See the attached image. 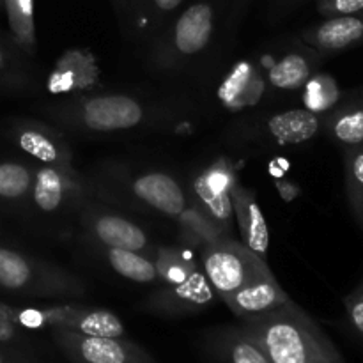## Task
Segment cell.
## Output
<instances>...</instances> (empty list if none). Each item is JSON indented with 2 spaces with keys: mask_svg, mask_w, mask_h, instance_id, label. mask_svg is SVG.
Returning a JSON list of instances; mask_svg holds the SVG:
<instances>
[{
  "mask_svg": "<svg viewBox=\"0 0 363 363\" xmlns=\"http://www.w3.org/2000/svg\"><path fill=\"white\" fill-rule=\"evenodd\" d=\"M272 363H346L321 326L291 298L262 314L240 319Z\"/></svg>",
  "mask_w": 363,
  "mask_h": 363,
  "instance_id": "277c9868",
  "label": "cell"
},
{
  "mask_svg": "<svg viewBox=\"0 0 363 363\" xmlns=\"http://www.w3.org/2000/svg\"><path fill=\"white\" fill-rule=\"evenodd\" d=\"M344 307L351 328L363 340V280L344 298Z\"/></svg>",
  "mask_w": 363,
  "mask_h": 363,
  "instance_id": "4dcf8cb0",
  "label": "cell"
},
{
  "mask_svg": "<svg viewBox=\"0 0 363 363\" xmlns=\"http://www.w3.org/2000/svg\"><path fill=\"white\" fill-rule=\"evenodd\" d=\"M303 2H307V0H273V6H272L273 20H279V18H282L284 14L293 11L294 7L301 6Z\"/></svg>",
  "mask_w": 363,
  "mask_h": 363,
  "instance_id": "8d00e7d4",
  "label": "cell"
},
{
  "mask_svg": "<svg viewBox=\"0 0 363 363\" xmlns=\"http://www.w3.org/2000/svg\"><path fill=\"white\" fill-rule=\"evenodd\" d=\"M28 71L25 55L13 45L11 39L0 34V87L4 89H27Z\"/></svg>",
  "mask_w": 363,
  "mask_h": 363,
  "instance_id": "f546056e",
  "label": "cell"
},
{
  "mask_svg": "<svg viewBox=\"0 0 363 363\" xmlns=\"http://www.w3.org/2000/svg\"><path fill=\"white\" fill-rule=\"evenodd\" d=\"M0 308L23 332L64 330L85 335L126 337V326L119 315L108 308L77 303V300L39 305H13L0 301Z\"/></svg>",
  "mask_w": 363,
  "mask_h": 363,
  "instance_id": "52a82bcc",
  "label": "cell"
},
{
  "mask_svg": "<svg viewBox=\"0 0 363 363\" xmlns=\"http://www.w3.org/2000/svg\"><path fill=\"white\" fill-rule=\"evenodd\" d=\"M11 142L21 152L39 165H53L69 169L74 167L73 151L66 133L48 121L34 117H20L11 121L7 128Z\"/></svg>",
  "mask_w": 363,
  "mask_h": 363,
  "instance_id": "4fadbf2b",
  "label": "cell"
},
{
  "mask_svg": "<svg viewBox=\"0 0 363 363\" xmlns=\"http://www.w3.org/2000/svg\"><path fill=\"white\" fill-rule=\"evenodd\" d=\"M272 94L266 84L261 64L240 60L234 64L218 87V99L229 110H245L257 105L264 96Z\"/></svg>",
  "mask_w": 363,
  "mask_h": 363,
  "instance_id": "e0dca14e",
  "label": "cell"
},
{
  "mask_svg": "<svg viewBox=\"0 0 363 363\" xmlns=\"http://www.w3.org/2000/svg\"><path fill=\"white\" fill-rule=\"evenodd\" d=\"M0 6H2V0H0Z\"/></svg>",
  "mask_w": 363,
  "mask_h": 363,
  "instance_id": "74e56055",
  "label": "cell"
},
{
  "mask_svg": "<svg viewBox=\"0 0 363 363\" xmlns=\"http://www.w3.org/2000/svg\"><path fill=\"white\" fill-rule=\"evenodd\" d=\"M230 197H233L234 222L240 230V241L248 250L266 261L269 250V229L257 197L240 181L234 184Z\"/></svg>",
  "mask_w": 363,
  "mask_h": 363,
  "instance_id": "d6986e66",
  "label": "cell"
},
{
  "mask_svg": "<svg viewBox=\"0 0 363 363\" xmlns=\"http://www.w3.org/2000/svg\"><path fill=\"white\" fill-rule=\"evenodd\" d=\"M0 293L23 300L69 301L87 296L89 286L55 262L0 247Z\"/></svg>",
  "mask_w": 363,
  "mask_h": 363,
  "instance_id": "8992f818",
  "label": "cell"
},
{
  "mask_svg": "<svg viewBox=\"0 0 363 363\" xmlns=\"http://www.w3.org/2000/svg\"><path fill=\"white\" fill-rule=\"evenodd\" d=\"M315 9L323 18L363 13V0H315Z\"/></svg>",
  "mask_w": 363,
  "mask_h": 363,
  "instance_id": "d6a6232c",
  "label": "cell"
},
{
  "mask_svg": "<svg viewBox=\"0 0 363 363\" xmlns=\"http://www.w3.org/2000/svg\"><path fill=\"white\" fill-rule=\"evenodd\" d=\"M53 344L73 363H155L142 346L126 337L85 335L53 330Z\"/></svg>",
  "mask_w": 363,
  "mask_h": 363,
  "instance_id": "7c38bea8",
  "label": "cell"
},
{
  "mask_svg": "<svg viewBox=\"0 0 363 363\" xmlns=\"http://www.w3.org/2000/svg\"><path fill=\"white\" fill-rule=\"evenodd\" d=\"M342 96L335 78L323 71H315L300 91L303 108L321 117L328 113L340 101Z\"/></svg>",
  "mask_w": 363,
  "mask_h": 363,
  "instance_id": "484cf974",
  "label": "cell"
},
{
  "mask_svg": "<svg viewBox=\"0 0 363 363\" xmlns=\"http://www.w3.org/2000/svg\"><path fill=\"white\" fill-rule=\"evenodd\" d=\"M208 347L218 363H272L261 344L241 325L213 330Z\"/></svg>",
  "mask_w": 363,
  "mask_h": 363,
  "instance_id": "44dd1931",
  "label": "cell"
},
{
  "mask_svg": "<svg viewBox=\"0 0 363 363\" xmlns=\"http://www.w3.org/2000/svg\"><path fill=\"white\" fill-rule=\"evenodd\" d=\"M190 0H138L126 32L130 38L147 45Z\"/></svg>",
  "mask_w": 363,
  "mask_h": 363,
  "instance_id": "7402d4cb",
  "label": "cell"
},
{
  "mask_svg": "<svg viewBox=\"0 0 363 363\" xmlns=\"http://www.w3.org/2000/svg\"><path fill=\"white\" fill-rule=\"evenodd\" d=\"M252 0H225V9H227V21L229 25L236 27L241 21V18L247 13L248 6Z\"/></svg>",
  "mask_w": 363,
  "mask_h": 363,
  "instance_id": "836d02e7",
  "label": "cell"
},
{
  "mask_svg": "<svg viewBox=\"0 0 363 363\" xmlns=\"http://www.w3.org/2000/svg\"><path fill=\"white\" fill-rule=\"evenodd\" d=\"M199 261L216 298L238 319L262 314L291 300L269 269L268 261L236 238H220L199 250Z\"/></svg>",
  "mask_w": 363,
  "mask_h": 363,
  "instance_id": "6da1fadb",
  "label": "cell"
},
{
  "mask_svg": "<svg viewBox=\"0 0 363 363\" xmlns=\"http://www.w3.org/2000/svg\"><path fill=\"white\" fill-rule=\"evenodd\" d=\"M323 130L342 151L363 147V87L353 94L342 96L323 116Z\"/></svg>",
  "mask_w": 363,
  "mask_h": 363,
  "instance_id": "ffe728a7",
  "label": "cell"
},
{
  "mask_svg": "<svg viewBox=\"0 0 363 363\" xmlns=\"http://www.w3.org/2000/svg\"><path fill=\"white\" fill-rule=\"evenodd\" d=\"M99 82L96 59L87 50H69L57 60L48 77V89L53 94L77 96L92 92Z\"/></svg>",
  "mask_w": 363,
  "mask_h": 363,
  "instance_id": "ac0fdd59",
  "label": "cell"
},
{
  "mask_svg": "<svg viewBox=\"0 0 363 363\" xmlns=\"http://www.w3.org/2000/svg\"><path fill=\"white\" fill-rule=\"evenodd\" d=\"M216 301V294L204 269L174 286H156L142 303V311L160 318L179 319L204 312Z\"/></svg>",
  "mask_w": 363,
  "mask_h": 363,
  "instance_id": "5bb4252c",
  "label": "cell"
},
{
  "mask_svg": "<svg viewBox=\"0 0 363 363\" xmlns=\"http://www.w3.org/2000/svg\"><path fill=\"white\" fill-rule=\"evenodd\" d=\"M344 186L351 215L363 230V147L344 151Z\"/></svg>",
  "mask_w": 363,
  "mask_h": 363,
  "instance_id": "f1b7e54d",
  "label": "cell"
},
{
  "mask_svg": "<svg viewBox=\"0 0 363 363\" xmlns=\"http://www.w3.org/2000/svg\"><path fill=\"white\" fill-rule=\"evenodd\" d=\"M92 197L110 206L176 218L188 208L184 184L162 169L105 162L89 172Z\"/></svg>",
  "mask_w": 363,
  "mask_h": 363,
  "instance_id": "3957f363",
  "label": "cell"
},
{
  "mask_svg": "<svg viewBox=\"0 0 363 363\" xmlns=\"http://www.w3.org/2000/svg\"><path fill=\"white\" fill-rule=\"evenodd\" d=\"M0 363H38L27 351L14 350V347L0 344Z\"/></svg>",
  "mask_w": 363,
  "mask_h": 363,
  "instance_id": "e575fe53",
  "label": "cell"
},
{
  "mask_svg": "<svg viewBox=\"0 0 363 363\" xmlns=\"http://www.w3.org/2000/svg\"><path fill=\"white\" fill-rule=\"evenodd\" d=\"M39 113L64 133L119 135L167 123L172 110L149 96L128 92H87L46 103Z\"/></svg>",
  "mask_w": 363,
  "mask_h": 363,
  "instance_id": "7a4b0ae2",
  "label": "cell"
},
{
  "mask_svg": "<svg viewBox=\"0 0 363 363\" xmlns=\"http://www.w3.org/2000/svg\"><path fill=\"white\" fill-rule=\"evenodd\" d=\"M321 130V116L305 108H289L247 119L236 128V140L261 149L287 147L314 140Z\"/></svg>",
  "mask_w": 363,
  "mask_h": 363,
  "instance_id": "8fae6325",
  "label": "cell"
},
{
  "mask_svg": "<svg viewBox=\"0 0 363 363\" xmlns=\"http://www.w3.org/2000/svg\"><path fill=\"white\" fill-rule=\"evenodd\" d=\"M275 186L277 190H279L280 197H282L286 202L296 201V199L301 195V188L298 186L296 183H293V181L275 179Z\"/></svg>",
  "mask_w": 363,
  "mask_h": 363,
  "instance_id": "d590c367",
  "label": "cell"
},
{
  "mask_svg": "<svg viewBox=\"0 0 363 363\" xmlns=\"http://www.w3.org/2000/svg\"><path fill=\"white\" fill-rule=\"evenodd\" d=\"M32 184V162H0V202L27 204Z\"/></svg>",
  "mask_w": 363,
  "mask_h": 363,
  "instance_id": "4316f807",
  "label": "cell"
},
{
  "mask_svg": "<svg viewBox=\"0 0 363 363\" xmlns=\"http://www.w3.org/2000/svg\"><path fill=\"white\" fill-rule=\"evenodd\" d=\"M92 197L87 177L77 167L39 165L32 162V184L27 206L43 218L74 216Z\"/></svg>",
  "mask_w": 363,
  "mask_h": 363,
  "instance_id": "ba28073f",
  "label": "cell"
},
{
  "mask_svg": "<svg viewBox=\"0 0 363 363\" xmlns=\"http://www.w3.org/2000/svg\"><path fill=\"white\" fill-rule=\"evenodd\" d=\"M82 238L91 248H123L152 255L156 243L151 241L144 227L128 218L116 206L91 197L74 215Z\"/></svg>",
  "mask_w": 363,
  "mask_h": 363,
  "instance_id": "9c48e42d",
  "label": "cell"
},
{
  "mask_svg": "<svg viewBox=\"0 0 363 363\" xmlns=\"http://www.w3.org/2000/svg\"><path fill=\"white\" fill-rule=\"evenodd\" d=\"M0 344H6V346L14 347V350L27 351V353L30 351L25 332L21 328H18V326L4 314L2 308H0Z\"/></svg>",
  "mask_w": 363,
  "mask_h": 363,
  "instance_id": "1f68e13d",
  "label": "cell"
},
{
  "mask_svg": "<svg viewBox=\"0 0 363 363\" xmlns=\"http://www.w3.org/2000/svg\"><path fill=\"white\" fill-rule=\"evenodd\" d=\"M234 163L225 156H218L209 165L195 170L184 184L188 204L206 216L223 236L234 238L233 191L238 183Z\"/></svg>",
  "mask_w": 363,
  "mask_h": 363,
  "instance_id": "30bf717a",
  "label": "cell"
},
{
  "mask_svg": "<svg viewBox=\"0 0 363 363\" xmlns=\"http://www.w3.org/2000/svg\"><path fill=\"white\" fill-rule=\"evenodd\" d=\"M218 14L220 0H190L145 45L149 69L179 74L208 55L216 38Z\"/></svg>",
  "mask_w": 363,
  "mask_h": 363,
  "instance_id": "5b68a950",
  "label": "cell"
},
{
  "mask_svg": "<svg viewBox=\"0 0 363 363\" xmlns=\"http://www.w3.org/2000/svg\"><path fill=\"white\" fill-rule=\"evenodd\" d=\"M174 222H176L177 229H179L181 243L186 245V247H190L195 252L201 250L204 245L220 240V238H227L202 213L191 208L190 204L179 216L174 218Z\"/></svg>",
  "mask_w": 363,
  "mask_h": 363,
  "instance_id": "83f0119b",
  "label": "cell"
},
{
  "mask_svg": "<svg viewBox=\"0 0 363 363\" xmlns=\"http://www.w3.org/2000/svg\"><path fill=\"white\" fill-rule=\"evenodd\" d=\"M151 257L158 269V286H174L184 282L202 268L201 261L195 257V250L183 243L169 245V247L156 245Z\"/></svg>",
  "mask_w": 363,
  "mask_h": 363,
  "instance_id": "cb8c5ba5",
  "label": "cell"
},
{
  "mask_svg": "<svg viewBox=\"0 0 363 363\" xmlns=\"http://www.w3.org/2000/svg\"><path fill=\"white\" fill-rule=\"evenodd\" d=\"M6 9L9 39L25 57H34L38 50L34 21V0H2Z\"/></svg>",
  "mask_w": 363,
  "mask_h": 363,
  "instance_id": "d4e9b609",
  "label": "cell"
},
{
  "mask_svg": "<svg viewBox=\"0 0 363 363\" xmlns=\"http://www.w3.org/2000/svg\"><path fill=\"white\" fill-rule=\"evenodd\" d=\"M300 41L325 55L346 52L363 45V13L323 18L300 32Z\"/></svg>",
  "mask_w": 363,
  "mask_h": 363,
  "instance_id": "2e32d148",
  "label": "cell"
},
{
  "mask_svg": "<svg viewBox=\"0 0 363 363\" xmlns=\"http://www.w3.org/2000/svg\"><path fill=\"white\" fill-rule=\"evenodd\" d=\"M92 250L103 259L112 272L130 282L142 286H158L160 275L151 255L142 252L123 250V248H103L94 247Z\"/></svg>",
  "mask_w": 363,
  "mask_h": 363,
  "instance_id": "603a6c76",
  "label": "cell"
},
{
  "mask_svg": "<svg viewBox=\"0 0 363 363\" xmlns=\"http://www.w3.org/2000/svg\"><path fill=\"white\" fill-rule=\"evenodd\" d=\"M323 62L321 53L298 39L293 46L282 50L279 55L269 57L261 64L272 94L300 92L308 78L319 71Z\"/></svg>",
  "mask_w": 363,
  "mask_h": 363,
  "instance_id": "9a60e30c",
  "label": "cell"
}]
</instances>
